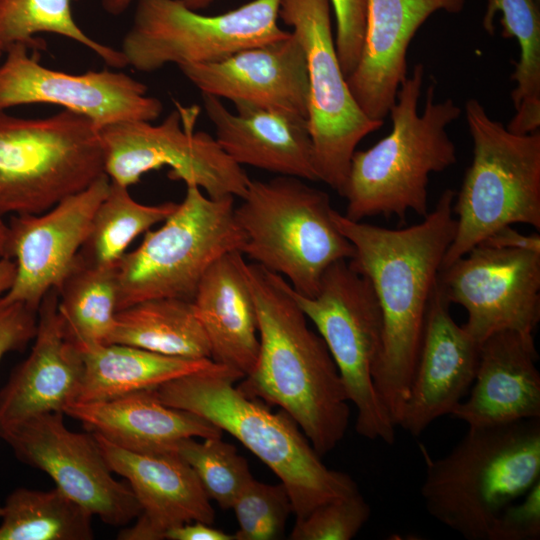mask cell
<instances>
[{"instance_id": "1", "label": "cell", "mask_w": 540, "mask_h": 540, "mask_svg": "<svg viewBox=\"0 0 540 540\" xmlns=\"http://www.w3.org/2000/svg\"><path fill=\"white\" fill-rule=\"evenodd\" d=\"M455 194L446 189L420 223L400 229L353 221L332 210L336 227L355 250L348 262L369 280L380 306L382 343L372 376L396 427L416 367L428 305L455 235Z\"/></svg>"}, {"instance_id": "2", "label": "cell", "mask_w": 540, "mask_h": 540, "mask_svg": "<svg viewBox=\"0 0 540 540\" xmlns=\"http://www.w3.org/2000/svg\"><path fill=\"white\" fill-rule=\"evenodd\" d=\"M246 274L256 305L260 349L253 370L237 387L279 406L324 455L343 439L349 400L337 366L279 274L251 262Z\"/></svg>"}, {"instance_id": "3", "label": "cell", "mask_w": 540, "mask_h": 540, "mask_svg": "<svg viewBox=\"0 0 540 540\" xmlns=\"http://www.w3.org/2000/svg\"><path fill=\"white\" fill-rule=\"evenodd\" d=\"M423 79L424 66L418 63L400 85L389 110L390 133L372 147L353 153L343 194L348 219L396 216L403 221L410 211L425 217L429 175L456 163V147L446 128L462 110L450 98L436 103L433 82L419 114Z\"/></svg>"}, {"instance_id": "4", "label": "cell", "mask_w": 540, "mask_h": 540, "mask_svg": "<svg viewBox=\"0 0 540 540\" xmlns=\"http://www.w3.org/2000/svg\"><path fill=\"white\" fill-rule=\"evenodd\" d=\"M241 378L221 367L186 374L151 389L163 404L203 417L238 439L281 480L296 518L359 491L348 474L329 469L321 461L288 414L272 413L234 387Z\"/></svg>"}, {"instance_id": "5", "label": "cell", "mask_w": 540, "mask_h": 540, "mask_svg": "<svg viewBox=\"0 0 540 540\" xmlns=\"http://www.w3.org/2000/svg\"><path fill=\"white\" fill-rule=\"evenodd\" d=\"M421 450L428 514L467 540H487L501 510L540 480V418L469 427L439 459Z\"/></svg>"}, {"instance_id": "6", "label": "cell", "mask_w": 540, "mask_h": 540, "mask_svg": "<svg viewBox=\"0 0 540 540\" xmlns=\"http://www.w3.org/2000/svg\"><path fill=\"white\" fill-rule=\"evenodd\" d=\"M332 210L329 195L303 179H250L234 210L245 237L241 253L281 275L296 293L313 297L327 268L355 252Z\"/></svg>"}, {"instance_id": "7", "label": "cell", "mask_w": 540, "mask_h": 540, "mask_svg": "<svg viewBox=\"0 0 540 540\" xmlns=\"http://www.w3.org/2000/svg\"><path fill=\"white\" fill-rule=\"evenodd\" d=\"M472 161L453 201V241L441 268L498 229L526 224L540 229V132L512 133L475 98L465 104Z\"/></svg>"}, {"instance_id": "8", "label": "cell", "mask_w": 540, "mask_h": 540, "mask_svg": "<svg viewBox=\"0 0 540 540\" xmlns=\"http://www.w3.org/2000/svg\"><path fill=\"white\" fill-rule=\"evenodd\" d=\"M105 174L99 129L62 110L43 118L0 111V218L40 214Z\"/></svg>"}, {"instance_id": "9", "label": "cell", "mask_w": 540, "mask_h": 540, "mask_svg": "<svg viewBox=\"0 0 540 540\" xmlns=\"http://www.w3.org/2000/svg\"><path fill=\"white\" fill-rule=\"evenodd\" d=\"M176 210L141 244L125 253L117 266V311L152 298L192 301L210 266L221 256L240 251L245 242L234 210V197L204 195L195 184Z\"/></svg>"}, {"instance_id": "10", "label": "cell", "mask_w": 540, "mask_h": 540, "mask_svg": "<svg viewBox=\"0 0 540 540\" xmlns=\"http://www.w3.org/2000/svg\"><path fill=\"white\" fill-rule=\"evenodd\" d=\"M292 295L316 326L337 366L349 402L356 408V432L386 444L395 441V424L373 382L383 322L369 280L340 260L327 268L313 297Z\"/></svg>"}, {"instance_id": "11", "label": "cell", "mask_w": 540, "mask_h": 540, "mask_svg": "<svg viewBox=\"0 0 540 540\" xmlns=\"http://www.w3.org/2000/svg\"><path fill=\"white\" fill-rule=\"evenodd\" d=\"M280 0H252L223 14L208 16L178 0H137L121 52L127 66L153 72L223 60L243 49L287 38L278 24Z\"/></svg>"}, {"instance_id": "12", "label": "cell", "mask_w": 540, "mask_h": 540, "mask_svg": "<svg viewBox=\"0 0 540 540\" xmlns=\"http://www.w3.org/2000/svg\"><path fill=\"white\" fill-rule=\"evenodd\" d=\"M170 112L159 124L122 121L99 129L104 169L110 181L129 187L151 171L168 166L171 180L195 184L213 199L242 198L250 178L216 139L195 131L198 106Z\"/></svg>"}, {"instance_id": "13", "label": "cell", "mask_w": 540, "mask_h": 540, "mask_svg": "<svg viewBox=\"0 0 540 540\" xmlns=\"http://www.w3.org/2000/svg\"><path fill=\"white\" fill-rule=\"evenodd\" d=\"M330 5V0H280L279 19L293 28L304 50L308 127L320 181L343 197L357 145L384 122L370 119L349 90L336 51Z\"/></svg>"}, {"instance_id": "14", "label": "cell", "mask_w": 540, "mask_h": 540, "mask_svg": "<svg viewBox=\"0 0 540 540\" xmlns=\"http://www.w3.org/2000/svg\"><path fill=\"white\" fill-rule=\"evenodd\" d=\"M438 287L467 312L465 330L478 343L500 331L534 338L540 321V252L480 242L440 269Z\"/></svg>"}, {"instance_id": "15", "label": "cell", "mask_w": 540, "mask_h": 540, "mask_svg": "<svg viewBox=\"0 0 540 540\" xmlns=\"http://www.w3.org/2000/svg\"><path fill=\"white\" fill-rule=\"evenodd\" d=\"M64 413L30 418L0 438L21 462L47 473L68 497L112 526H125L141 512L130 485L117 481L91 432L64 424Z\"/></svg>"}, {"instance_id": "16", "label": "cell", "mask_w": 540, "mask_h": 540, "mask_svg": "<svg viewBox=\"0 0 540 540\" xmlns=\"http://www.w3.org/2000/svg\"><path fill=\"white\" fill-rule=\"evenodd\" d=\"M14 43L0 64V111L24 105H58L88 118L98 129L122 121L156 120L163 110L147 86L126 73L103 69L70 74L50 69Z\"/></svg>"}, {"instance_id": "17", "label": "cell", "mask_w": 540, "mask_h": 540, "mask_svg": "<svg viewBox=\"0 0 540 540\" xmlns=\"http://www.w3.org/2000/svg\"><path fill=\"white\" fill-rule=\"evenodd\" d=\"M109 186L104 174L46 212L11 217L4 258L14 259L16 273L11 287L0 296V306L23 303L38 312L46 293L59 290Z\"/></svg>"}, {"instance_id": "18", "label": "cell", "mask_w": 540, "mask_h": 540, "mask_svg": "<svg viewBox=\"0 0 540 540\" xmlns=\"http://www.w3.org/2000/svg\"><path fill=\"white\" fill-rule=\"evenodd\" d=\"M437 285L431 296L419 355L398 426L419 436L450 415L475 379L480 343L458 325Z\"/></svg>"}, {"instance_id": "19", "label": "cell", "mask_w": 540, "mask_h": 540, "mask_svg": "<svg viewBox=\"0 0 540 540\" xmlns=\"http://www.w3.org/2000/svg\"><path fill=\"white\" fill-rule=\"evenodd\" d=\"M202 94L308 119L306 60L297 36L243 49L223 60L179 66Z\"/></svg>"}, {"instance_id": "20", "label": "cell", "mask_w": 540, "mask_h": 540, "mask_svg": "<svg viewBox=\"0 0 540 540\" xmlns=\"http://www.w3.org/2000/svg\"><path fill=\"white\" fill-rule=\"evenodd\" d=\"M93 435L108 466L126 479L141 507L135 524L119 532V540H161L168 530L184 523L213 524L210 499L195 472L177 454L133 452Z\"/></svg>"}, {"instance_id": "21", "label": "cell", "mask_w": 540, "mask_h": 540, "mask_svg": "<svg viewBox=\"0 0 540 540\" xmlns=\"http://www.w3.org/2000/svg\"><path fill=\"white\" fill-rule=\"evenodd\" d=\"M466 0H367L358 62L346 77L361 110L383 121L407 77V50L420 26L435 12L456 14Z\"/></svg>"}, {"instance_id": "22", "label": "cell", "mask_w": 540, "mask_h": 540, "mask_svg": "<svg viewBox=\"0 0 540 540\" xmlns=\"http://www.w3.org/2000/svg\"><path fill=\"white\" fill-rule=\"evenodd\" d=\"M28 357L0 390V437L35 416L62 412L76 401L84 374L83 353L64 335L58 291L44 296Z\"/></svg>"}, {"instance_id": "23", "label": "cell", "mask_w": 540, "mask_h": 540, "mask_svg": "<svg viewBox=\"0 0 540 540\" xmlns=\"http://www.w3.org/2000/svg\"><path fill=\"white\" fill-rule=\"evenodd\" d=\"M202 101L217 143L235 163L320 181L306 117L246 104L234 105L233 113L208 94H202Z\"/></svg>"}, {"instance_id": "24", "label": "cell", "mask_w": 540, "mask_h": 540, "mask_svg": "<svg viewBox=\"0 0 540 540\" xmlns=\"http://www.w3.org/2000/svg\"><path fill=\"white\" fill-rule=\"evenodd\" d=\"M534 338L500 331L480 344L479 362L466 400L451 412L468 427L540 418V373Z\"/></svg>"}, {"instance_id": "25", "label": "cell", "mask_w": 540, "mask_h": 540, "mask_svg": "<svg viewBox=\"0 0 540 540\" xmlns=\"http://www.w3.org/2000/svg\"><path fill=\"white\" fill-rule=\"evenodd\" d=\"M64 414L110 443L138 453H172L184 438H219L223 431L194 413L163 404L152 389L95 402H73Z\"/></svg>"}, {"instance_id": "26", "label": "cell", "mask_w": 540, "mask_h": 540, "mask_svg": "<svg viewBox=\"0 0 540 540\" xmlns=\"http://www.w3.org/2000/svg\"><path fill=\"white\" fill-rule=\"evenodd\" d=\"M240 251L217 259L192 300L207 335L211 360L242 376L254 368L260 349L256 305Z\"/></svg>"}, {"instance_id": "27", "label": "cell", "mask_w": 540, "mask_h": 540, "mask_svg": "<svg viewBox=\"0 0 540 540\" xmlns=\"http://www.w3.org/2000/svg\"><path fill=\"white\" fill-rule=\"evenodd\" d=\"M82 353L84 374L75 402L108 400L186 374L224 367L207 358L167 356L123 344H105Z\"/></svg>"}, {"instance_id": "28", "label": "cell", "mask_w": 540, "mask_h": 540, "mask_svg": "<svg viewBox=\"0 0 540 540\" xmlns=\"http://www.w3.org/2000/svg\"><path fill=\"white\" fill-rule=\"evenodd\" d=\"M106 344H123L167 356L211 359L210 344L192 301L162 297L116 312Z\"/></svg>"}, {"instance_id": "29", "label": "cell", "mask_w": 540, "mask_h": 540, "mask_svg": "<svg viewBox=\"0 0 540 540\" xmlns=\"http://www.w3.org/2000/svg\"><path fill=\"white\" fill-rule=\"evenodd\" d=\"M117 267H99L77 257L58 290L65 337L81 352L105 345L117 312Z\"/></svg>"}, {"instance_id": "30", "label": "cell", "mask_w": 540, "mask_h": 540, "mask_svg": "<svg viewBox=\"0 0 540 540\" xmlns=\"http://www.w3.org/2000/svg\"><path fill=\"white\" fill-rule=\"evenodd\" d=\"M0 540H91L93 515L58 488H17L6 498Z\"/></svg>"}, {"instance_id": "31", "label": "cell", "mask_w": 540, "mask_h": 540, "mask_svg": "<svg viewBox=\"0 0 540 540\" xmlns=\"http://www.w3.org/2000/svg\"><path fill=\"white\" fill-rule=\"evenodd\" d=\"M177 206L175 202L141 204L131 197L128 187L110 181L77 258L88 265L117 267L130 243L167 219Z\"/></svg>"}, {"instance_id": "32", "label": "cell", "mask_w": 540, "mask_h": 540, "mask_svg": "<svg viewBox=\"0 0 540 540\" xmlns=\"http://www.w3.org/2000/svg\"><path fill=\"white\" fill-rule=\"evenodd\" d=\"M79 0H0V45L20 43L29 49L41 50L45 42L35 37L39 33H53L87 47L108 66H127L121 50L102 44L89 37L72 15V3Z\"/></svg>"}, {"instance_id": "33", "label": "cell", "mask_w": 540, "mask_h": 540, "mask_svg": "<svg viewBox=\"0 0 540 540\" xmlns=\"http://www.w3.org/2000/svg\"><path fill=\"white\" fill-rule=\"evenodd\" d=\"M500 13L501 35L515 38L520 54L511 75L516 82L511 98L515 109L540 108V12L536 0H487L482 20L493 34L494 19Z\"/></svg>"}, {"instance_id": "34", "label": "cell", "mask_w": 540, "mask_h": 540, "mask_svg": "<svg viewBox=\"0 0 540 540\" xmlns=\"http://www.w3.org/2000/svg\"><path fill=\"white\" fill-rule=\"evenodd\" d=\"M172 452L192 468L208 498L222 509L232 508L240 491L253 478L247 460L222 437L202 442L184 438L174 444Z\"/></svg>"}, {"instance_id": "35", "label": "cell", "mask_w": 540, "mask_h": 540, "mask_svg": "<svg viewBox=\"0 0 540 540\" xmlns=\"http://www.w3.org/2000/svg\"><path fill=\"white\" fill-rule=\"evenodd\" d=\"M234 510L238 530L235 540H274L283 535L292 510L283 483L270 485L252 478L236 497Z\"/></svg>"}, {"instance_id": "36", "label": "cell", "mask_w": 540, "mask_h": 540, "mask_svg": "<svg viewBox=\"0 0 540 540\" xmlns=\"http://www.w3.org/2000/svg\"><path fill=\"white\" fill-rule=\"evenodd\" d=\"M371 509L360 492L339 497L296 518L291 540H350L369 520Z\"/></svg>"}, {"instance_id": "37", "label": "cell", "mask_w": 540, "mask_h": 540, "mask_svg": "<svg viewBox=\"0 0 540 540\" xmlns=\"http://www.w3.org/2000/svg\"><path fill=\"white\" fill-rule=\"evenodd\" d=\"M540 538V480L522 497L504 507L493 521L487 540Z\"/></svg>"}, {"instance_id": "38", "label": "cell", "mask_w": 540, "mask_h": 540, "mask_svg": "<svg viewBox=\"0 0 540 540\" xmlns=\"http://www.w3.org/2000/svg\"><path fill=\"white\" fill-rule=\"evenodd\" d=\"M336 18L335 46L347 77L359 59L366 25L367 0H330Z\"/></svg>"}, {"instance_id": "39", "label": "cell", "mask_w": 540, "mask_h": 540, "mask_svg": "<svg viewBox=\"0 0 540 540\" xmlns=\"http://www.w3.org/2000/svg\"><path fill=\"white\" fill-rule=\"evenodd\" d=\"M37 312L23 303L0 306V360L12 351H22L34 339Z\"/></svg>"}, {"instance_id": "40", "label": "cell", "mask_w": 540, "mask_h": 540, "mask_svg": "<svg viewBox=\"0 0 540 540\" xmlns=\"http://www.w3.org/2000/svg\"><path fill=\"white\" fill-rule=\"evenodd\" d=\"M168 540H235L234 534H228L212 524L200 521L188 522L168 530Z\"/></svg>"}, {"instance_id": "41", "label": "cell", "mask_w": 540, "mask_h": 540, "mask_svg": "<svg viewBox=\"0 0 540 540\" xmlns=\"http://www.w3.org/2000/svg\"><path fill=\"white\" fill-rule=\"evenodd\" d=\"M482 242L497 247L540 252V236L538 234L524 235L513 229L512 225L498 229Z\"/></svg>"}, {"instance_id": "42", "label": "cell", "mask_w": 540, "mask_h": 540, "mask_svg": "<svg viewBox=\"0 0 540 540\" xmlns=\"http://www.w3.org/2000/svg\"><path fill=\"white\" fill-rule=\"evenodd\" d=\"M137 0H102L103 9L111 15H120ZM191 10H200L208 7L215 0H178Z\"/></svg>"}, {"instance_id": "43", "label": "cell", "mask_w": 540, "mask_h": 540, "mask_svg": "<svg viewBox=\"0 0 540 540\" xmlns=\"http://www.w3.org/2000/svg\"><path fill=\"white\" fill-rule=\"evenodd\" d=\"M16 273L15 262L8 258L0 259V296L12 285Z\"/></svg>"}, {"instance_id": "44", "label": "cell", "mask_w": 540, "mask_h": 540, "mask_svg": "<svg viewBox=\"0 0 540 540\" xmlns=\"http://www.w3.org/2000/svg\"><path fill=\"white\" fill-rule=\"evenodd\" d=\"M6 237H7V224H5L0 218V259L4 258Z\"/></svg>"}, {"instance_id": "45", "label": "cell", "mask_w": 540, "mask_h": 540, "mask_svg": "<svg viewBox=\"0 0 540 540\" xmlns=\"http://www.w3.org/2000/svg\"><path fill=\"white\" fill-rule=\"evenodd\" d=\"M3 54H4V49H3V47L0 45V59L2 58Z\"/></svg>"}, {"instance_id": "46", "label": "cell", "mask_w": 540, "mask_h": 540, "mask_svg": "<svg viewBox=\"0 0 540 540\" xmlns=\"http://www.w3.org/2000/svg\"><path fill=\"white\" fill-rule=\"evenodd\" d=\"M2 513H3V508L2 506H0V517L2 516Z\"/></svg>"}, {"instance_id": "47", "label": "cell", "mask_w": 540, "mask_h": 540, "mask_svg": "<svg viewBox=\"0 0 540 540\" xmlns=\"http://www.w3.org/2000/svg\"><path fill=\"white\" fill-rule=\"evenodd\" d=\"M536 1L539 3L540 0H536Z\"/></svg>"}]
</instances>
